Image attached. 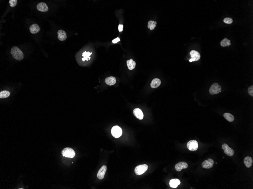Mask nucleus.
<instances>
[{"label":"nucleus","instance_id":"obj_7","mask_svg":"<svg viewBox=\"0 0 253 189\" xmlns=\"http://www.w3.org/2000/svg\"><path fill=\"white\" fill-rule=\"evenodd\" d=\"M222 148L224 153L229 156H232L234 154V151L232 148H230L226 144H224L222 145Z\"/></svg>","mask_w":253,"mask_h":189},{"label":"nucleus","instance_id":"obj_27","mask_svg":"<svg viewBox=\"0 0 253 189\" xmlns=\"http://www.w3.org/2000/svg\"><path fill=\"white\" fill-rule=\"evenodd\" d=\"M233 19L229 17H226L224 19V22L225 23L227 24H231L233 22Z\"/></svg>","mask_w":253,"mask_h":189},{"label":"nucleus","instance_id":"obj_20","mask_svg":"<svg viewBox=\"0 0 253 189\" xmlns=\"http://www.w3.org/2000/svg\"><path fill=\"white\" fill-rule=\"evenodd\" d=\"M127 64L128 68L130 70H132L135 68L136 62L132 59H130L127 61Z\"/></svg>","mask_w":253,"mask_h":189},{"label":"nucleus","instance_id":"obj_6","mask_svg":"<svg viewBox=\"0 0 253 189\" xmlns=\"http://www.w3.org/2000/svg\"><path fill=\"white\" fill-rule=\"evenodd\" d=\"M187 147L190 151H196L198 147V142L196 140H191L187 143Z\"/></svg>","mask_w":253,"mask_h":189},{"label":"nucleus","instance_id":"obj_11","mask_svg":"<svg viewBox=\"0 0 253 189\" xmlns=\"http://www.w3.org/2000/svg\"><path fill=\"white\" fill-rule=\"evenodd\" d=\"M36 8L38 10L42 12L47 11L49 9L46 4L42 2L39 3L37 5Z\"/></svg>","mask_w":253,"mask_h":189},{"label":"nucleus","instance_id":"obj_14","mask_svg":"<svg viewBox=\"0 0 253 189\" xmlns=\"http://www.w3.org/2000/svg\"><path fill=\"white\" fill-rule=\"evenodd\" d=\"M190 55L191 56V58L194 60V61H199L200 58V55L199 53L196 51L192 50L190 52Z\"/></svg>","mask_w":253,"mask_h":189},{"label":"nucleus","instance_id":"obj_1","mask_svg":"<svg viewBox=\"0 0 253 189\" xmlns=\"http://www.w3.org/2000/svg\"><path fill=\"white\" fill-rule=\"evenodd\" d=\"M11 54L13 57L16 60L18 61H21L24 57L23 52L17 46H15L11 49Z\"/></svg>","mask_w":253,"mask_h":189},{"label":"nucleus","instance_id":"obj_23","mask_svg":"<svg viewBox=\"0 0 253 189\" xmlns=\"http://www.w3.org/2000/svg\"><path fill=\"white\" fill-rule=\"evenodd\" d=\"M10 93L7 91H3L0 92V98L4 99L8 98L10 96Z\"/></svg>","mask_w":253,"mask_h":189},{"label":"nucleus","instance_id":"obj_16","mask_svg":"<svg viewBox=\"0 0 253 189\" xmlns=\"http://www.w3.org/2000/svg\"><path fill=\"white\" fill-rule=\"evenodd\" d=\"M161 84V81L160 79L158 78H155L152 80L150 84V86L152 88H157L160 86Z\"/></svg>","mask_w":253,"mask_h":189},{"label":"nucleus","instance_id":"obj_19","mask_svg":"<svg viewBox=\"0 0 253 189\" xmlns=\"http://www.w3.org/2000/svg\"><path fill=\"white\" fill-rule=\"evenodd\" d=\"M105 82L106 84L108 85H114L116 83V79L114 77H109L105 79Z\"/></svg>","mask_w":253,"mask_h":189},{"label":"nucleus","instance_id":"obj_3","mask_svg":"<svg viewBox=\"0 0 253 189\" xmlns=\"http://www.w3.org/2000/svg\"><path fill=\"white\" fill-rule=\"evenodd\" d=\"M221 87L218 83H215L212 85L209 90V92L211 95L218 94L221 92Z\"/></svg>","mask_w":253,"mask_h":189},{"label":"nucleus","instance_id":"obj_2","mask_svg":"<svg viewBox=\"0 0 253 189\" xmlns=\"http://www.w3.org/2000/svg\"><path fill=\"white\" fill-rule=\"evenodd\" d=\"M63 156L68 158H73L76 155V152L73 149L70 148H66L62 151Z\"/></svg>","mask_w":253,"mask_h":189},{"label":"nucleus","instance_id":"obj_13","mask_svg":"<svg viewBox=\"0 0 253 189\" xmlns=\"http://www.w3.org/2000/svg\"><path fill=\"white\" fill-rule=\"evenodd\" d=\"M58 39L60 41H65L67 38V35L65 31L63 30H59L58 31Z\"/></svg>","mask_w":253,"mask_h":189},{"label":"nucleus","instance_id":"obj_9","mask_svg":"<svg viewBox=\"0 0 253 189\" xmlns=\"http://www.w3.org/2000/svg\"><path fill=\"white\" fill-rule=\"evenodd\" d=\"M107 168L105 165H103L99 170L97 174V178L100 180L103 179L107 171Z\"/></svg>","mask_w":253,"mask_h":189},{"label":"nucleus","instance_id":"obj_17","mask_svg":"<svg viewBox=\"0 0 253 189\" xmlns=\"http://www.w3.org/2000/svg\"><path fill=\"white\" fill-rule=\"evenodd\" d=\"M244 163L248 168L251 167L253 163V159L250 157H247L244 159Z\"/></svg>","mask_w":253,"mask_h":189},{"label":"nucleus","instance_id":"obj_30","mask_svg":"<svg viewBox=\"0 0 253 189\" xmlns=\"http://www.w3.org/2000/svg\"><path fill=\"white\" fill-rule=\"evenodd\" d=\"M120 41V39L119 38H117L116 39H115L114 40H113L112 43H116Z\"/></svg>","mask_w":253,"mask_h":189},{"label":"nucleus","instance_id":"obj_21","mask_svg":"<svg viewBox=\"0 0 253 189\" xmlns=\"http://www.w3.org/2000/svg\"><path fill=\"white\" fill-rule=\"evenodd\" d=\"M224 117L229 122H232L235 120V117L234 115L230 113H225L224 114Z\"/></svg>","mask_w":253,"mask_h":189},{"label":"nucleus","instance_id":"obj_29","mask_svg":"<svg viewBox=\"0 0 253 189\" xmlns=\"http://www.w3.org/2000/svg\"><path fill=\"white\" fill-rule=\"evenodd\" d=\"M123 25L119 24L118 26V30L119 32H121L123 31Z\"/></svg>","mask_w":253,"mask_h":189},{"label":"nucleus","instance_id":"obj_24","mask_svg":"<svg viewBox=\"0 0 253 189\" xmlns=\"http://www.w3.org/2000/svg\"><path fill=\"white\" fill-rule=\"evenodd\" d=\"M92 54V53H90L89 52H87L86 51H85V52H84L82 54V56L84 57L82 58V61H88V60H89L91 58L90 56Z\"/></svg>","mask_w":253,"mask_h":189},{"label":"nucleus","instance_id":"obj_31","mask_svg":"<svg viewBox=\"0 0 253 189\" xmlns=\"http://www.w3.org/2000/svg\"><path fill=\"white\" fill-rule=\"evenodd\" d=\"M193 61H194V60H193V59H192V58H191V59H190V60H189V62H192Z\"/></svg>","mask_w":253,"mask_h":189},{"label":"nucleus","instance_id":"obj_10","mask_svg":"<svg viewBox=\"0 0 253 189\" xmlns=\"http://www.w3.org/2000/svg\"><path fill=\"white\" fill-rule=\"evenodd\" d=\"M188 164L185 162H181L176 164L175 169L177 171H180L183 169H186L188 168Z\"/></svg>","mask_w":253,"mask_h":189},{"label":"nucleus","instance_id":"obj_4","mask_svg":"<svg viewBox=\"0 0 253 189\" xmlns=\"http://www.w3.org/2000/svg\"><path fill=\"white\" fill-rule=\"evenodd\" d=\"M112 135L115 138H119L121 136L123 133L122 129L118 126H115L112 129L111 131Z\"/></svg>","mask_w":253,"mask_h":189},{"label":"nucleus","instance_id":"obj_8","mask_svg":"<svg viewBox=\"0 0 253 189\" xmlns=\"http://www.w3.org/2000/svg\"><path fill=\"white\" fill-rule=\"evenodd\" d=\"M214 161L211 159H208L207 160L204 161L202 164L203 168L205 169H210L213 167Z\"/></svg>","mask_w":253,"mask_h":189},{"label":"nucleus","instance_id":"obj_22","mask_svg":"<svg viewBox=\"0 0 253 189\" xmlns=\"http://www.w3.org/2000/svg\"><path fill=\"white\" fill-rule=\"evenodd\" d=\"M220 45L222 47L229 46L231 45L230 40H228L227 38H225L220 42Z\"/></svg>","mask_w":253,"mask_h":189},{"label":"nucleus","instance_id":"obj_5","mask_svg":"<svg viewBox=\"0 0 253 189\" xmlns=\"http://www.w3.org/2000/svg\"><path fill=\"white\" fill-rule=\"evenodd\" d=\"M148 168L147 164H143L138 165L135 168V172L137 175H140L145 173Z\"/></svg>","mask_w":253,"mask_h":189},{"label":"nucleus","instance_id":"obj_25","mask_svg":"<svg viewBox=\"0 0 253 189\" xmlns=\"http://www.w3.org/2000/svg\"><path fill=\"white\" fill-rule=\"evenodd\" d=\"M156 24H157V22L155 21L150 20L148 22L147 27H148V28H150V30H153L156 27Z\"/></svg>","mask_w":253,"mask_h":189},{"label":"nucleus","instance_id":"obj_26","mask_svg":"<svg viewBox=\"0 0 253 189\" xmlns=\"http://www.w3.org/2000/svg\"><path fill=\"white\" fill-rule=\"evenodd\" d=\"M17 0H9V5L12 7H14L17 5Z\"/></svg>","mask_w":253,"mask_h":189},{"label":"nucleus","instance_id":"obj_28","mask_svg":"<svg viewBox=\"0 0 253 189\" xmlns=\"http://www.w3.org/2000/svg\"><path fill=\"white\" fill-rule=\"evenodd\" d=\"M248 93L250 95L253 96V86H251L248 89Z\"/></svg>","mask_w":253,"mask_h":189},{"label":"nucleus","instance_id":"obj_12","mask_svg":"<svg viewBox=\"0 0 253 189\" xmlns=\"http://www.w3.org/2000/svg\"><path fill=\"white\" fill-rule=\"evenodd\" d=\"M134 115L138 119L142 120L143 119L144 115L141 110L139 108H136L133 111Z\"/></svg>","mask_w":253,"mask_h":189},{"label":"nucleus","instance_id":"obj_18","mask_svg":"<svg viewBox=\"0 0 253 189\" xmlns=\"http://www.w3.org/2000/svg\"><path fill=\"white\" fill-rule=\"evenodd\" d=\"M180 184V181L178 179H171L169 182L170 186L173 188H176Z\"/></svg>","mask_w":253,"mask_h":189},{"label":"nucleus","instance_id":"obj_15","mask_svg":"<svg viewBox=\"0 0 253 189\" xmlns=\"http://www.w3.org/2000/svg\"><path fill=\"white\" fill-rule=\"evenodd\" d=\"M30 32L32 34H35L38 33L40 31L39 26L37 24H32L29 28Z\"/></svg>","mask_w":253,"mask_h":189}]
</instances>
